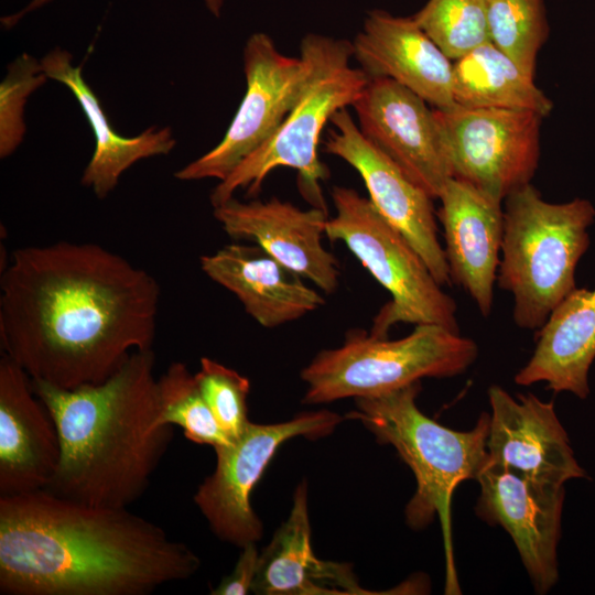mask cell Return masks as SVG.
Listing matches in <instances>:
<instances>
[{
	"instance_id": "6da1fadb",
	"label": "cell",
	"mask_w": 595,
	"mask_h": 595,
	"mask_svg": "<svg viewBox=\"0 0 595 595\" xmlns=\"http://www.w3.org/2000/svg\"><path fill=\"white\" fill-rule=\"evenodd\" d=\"M160 286L93 242L15 249L0 279V342L31 379L63 389L100 383L156 334Z\"/></svg>"
},
{
	"instance_id": "7a4b0ae2",
	"label": "cell",
	"mask_w": 595,
	"mask_h": 595,
	"mask_svg": "<svg viewBox=\"0 0 595 595\" xmlns=\"http://www.w3.org/2000/svg\"><path fill=\"white\" fill-rule=\"evenodd\" d=\"M199 566L190 547L127 507L45 489L0 496L2 595H148Z\"/></svg>"
},
{
	"instance_id": "3957f363",
	"label": "cell",
	"mask_w": 595,
	"mask_h": 595,
	"mask_svg": "<svg viewBox=\"0 0 595 595\" xmlns=\"http://www.w3.org/2000/svg\"><path fill=\"white\" fill-rule=\"evenodd\" d=\"M153 348L130 354L100 383L63 389L31 379L60 440L56 470L44 488L71 500L129 507L147 490L172 439L160 413Z\"/></svg>"
},
{
	"instance_id": "277c9868",
	"label": "cell",
	"mask_w": 595,
	"mask_h": 595,
	"mask_svg": "<svg viewBox=\"0 0 595 595\" xmlns=\"http://www.w3.org/2000/svg\"><path fill=\"white\" fill-rule=\"evenodd\" d=\"M420 381L382 394L355 399L346 418L360 421L383 444L393 446L410 467L416 489L405 506L411 529L439 517L446 558V594H459L453 561L451 502L455 488L476 479L488 459L489 414L482 413L469 431H455L426 416L416 405Z\"/></svg>"
},
{
	"instance_id": "5b68a950",
	"label": "cell",
	"mask_w": 595,
	"mask_h": 595,
	"mask_svg": "<svg viewBox=\"0 0 595 595\" xmlns=\"http://www.w3.org/2000/svg\"><path fill=\"white\" fill-rule=\"evenodd\" d=\"M594 219L589 201L549 203L531 183L504 199L497 283L513 296L517 326L540 328L576 289V264L589 246L587 228Z\"/></svg>"
},
{
	"instance_id": "8992f818",
	"label": "cell",
	"mask_w": 595,
	"mask_h": 595,
	"mask_svg": "<svg viewBox=\"0 0 595 595\" xmlns=\"http://www.w3.org/2000/svg\"><path fill=\"white\" fill-rule=\"evenodd\" d=\"M300 55L309 71L291 110L277 132L213 188V207L240 188L248 196L257 195L273 170L291 167L299 172L301 188L314 207L326 209L318 182L328 172L318 160L320 137L336 111L353 106L369 78L350 65L353 45L347 40L309 33L301 41Z\"/></svg>"
},
{
	"instance_id": "52a82bcc",
	"label": "cell",
	"mask_w": 595,
	"mask_h": 595,
	"mask_svg": "<svg viewBox=\"0 0 595 595\" xmlns=\"http://www.w3.org/2000/svg\"><path fill=\"white\" fill-rule=\"evenodd\" d=\"M477 355L472 338L434 324L415 325L399 339L350 331L339 347L321 350L303 368V402L372 397L423 378H451L465 372Z\"/></svg>"
},
{
	"instance_id": "ba28073f",
	"label": "cell",
	"mask_w": 595,
	"mask_h": 595,
	"mask_svg": "<svg viewBox=\"0 0 595 595\" xmlns=\"http://www.w3.org/2000/svg\"><path fill=\"white\" fill-rule=\"evenodd\" d=\"M331 196L336 213L327 220L326 237L342 241L391 295L375 317L370 333L387 337L399 323L434 324L459 333L456 302L370 199L354 188L337 185Z\"/></svg>"
},
{
	"instance_id": "9c48e42d",
	"label": "cell",
	"mask_w": 595,
	"mask_h": 595,
	"mask_svg": "<svg viewBox=\"0 0 595 595\" xmlns=\"http://www.w3.org/2000/svg\"><path fill=\"white\" fill-rule=\"evenodd\" d=\"M451 176L504 202L539 164L543 117L528 110L433 108Z\"/></svg>"
},
{
	"instance_id": "30bf717a",
	"label": "cell",
	"mask_w": 595,
	"mask_h": 595,
	"mask_svg": "<svg viewBox=\"0 0 595 595\" xmlns=\"http://www.w3.org/2000/svg\"><path fill=\"white\" fill-rule=\"evenodd\" d=\"M340 421L337 413L318 410L281 423L249 422L231 444L214 448L215 468L198 486L194 502L215 536L240 548L259 541L263 527L251 506V494L275 452L296 436L328 435Z\"/></svg>"
},
{
	"instance_id": "8fae6325",
	"label": "cell",
	"mask_w": 595,
	"mask_h": 595,
	"mask_svg": "<svg viewBox=\"0 0 595 595\" xmlns=\"http://www.w3.org/2000/svg\"><path fill=\"white\" fill-rule=\"evenodd\" d=\"M242 62L247 89L224 138L210 151L176 171V178L225 180L244 159L277 132L309 71L304 57L282 54L263 32L249 36Z\"/></svg>"
},
{
	"instance_id": "7c38bea8",
	"label": "cell",
	"mask_w": 595,
	"mask_h": 595,
	"mask_svg": "<svg viewBox=\"0 0 595 595\" xmlns=\"http://www.w3.org/2000/svg\"><path fill=\"white\" fill-rule=\"evenodd\" d=\"M475 480L480 487L476 515L509 533L536 593H548L559 578L564 485L537 480L488 459Z\"/></svg>"
},
{
	"instance_id": "4fadbf2b",
	"label": "cell",
	"mask_w": 595,
	"mask_h": 595,
	"mask_svg": "<svg viewBox=\"0 0 595 595\" xmlns=\"http://www.w3.org/2000/svg\"><path fill=\"white\" fill-rule=\"evenodd\" d=\"M329 121L334 129L327 132L325 152L357 171L379 214L407 238L441 285L453 284L437 238L433 198L364 137L347 108Z\"/></svg>"
},
{
	"instance_id": "5bb4252c",
	"label": "cell",
	"mask_w": 595,
	"mask_h": 595,
	"mask_svg": "<svg viewBox=\"0 0 595 595\" xmlns=\"http://www.w3.org/2000/svg\"><path fill=\"white\" fill-rule=\"evenodd\" d=\"M429 104L389 78H371L353 108L364 137L433 199L451 176L441 131Z\"/></svg>"
},
{
	"instance_id": "9a60e30c",
	"label": "cell",
	"mask_w": 595,
	"mask_h": 595,
	"mask_svg": "<svg viewBox=\"0 0 595 595\" xmlns=\"http://www.w3.org/2000/svg\"><path fill=\"white\" fill-rule=\"evenodd\" d=\"M214 217L232 239L252 241L326 294L336 291L338 261L323 245L326 209H301L277 197L250 202L232 197L214 207Z\"/></svg>"
},
{
	"instance_id": "2e32d148",
	"label": "cell",
	"mask_w": 595,
	"mask_h": 595,
	"mask_svg": "<svg viewBox=\"0 0 595 595\" xmlns=\"http://www.w3.org/2000/svg\"><path fill=\"white\" fill-rule=\"evenodd\" d=\"M488 398V462L553 484L585 477L552 401L533 393L513 398L497 385L489 387Z\"/></svg>"
},
{
	"instance_id": "e0dca14e",
	"label": "cell",
	"mask_w": 595,
	"mask_h": 595,
	"mask_svg": "<svg viewBox=\"0 0 595 595\" xmlns=\"http://www.w3.org/2000/svg\"><path fill=\"white\" fill-rule=\"evenodd\" d=\"M437 198L441 207L436 216L443 226L452 283L463 288L487 317L500 262L504 202L454 177L447 180Z\"/></svg>"
},
{
	"instance_id": "ac0fdd59",
	"label": "cell",
	"mask_w": 595,
	"mask_h": 595,
	"mask_svg": "<svg viewBox=\"0 0 595 595\" xmlns=\"http://www.w3.org/2000/svg\"><path fill=\"white\" fill-rule=\"evenodd\" d=\"M351 45L353 57L369 79H392L437 109L455 105L453 61L412 17L369 11Z\"/></svg>"
},
{
	"instance_id": "d6986e66",
	"label": "cell",
	"mask_w": 595,
	"mask_h": 595,
	"mask_svg": "<svg viewBox=\"0 0 595 595\" xmlns=\"http://www.w3.org/2000/svg\"><path fill=\"white\" fill-rule=\"evenodd\" d=\"M60 459L55 424L30 376L11 358L0 360V496L44 489Z\"/></svg>"
},
{
	"instance_id": "ffe728a7",
	"label": "cell",
	"mask_w": 595,
	"mask_h": 595,
	"mask_svg": "<svg viewBox=\"0 0 595 595\" xmlns=\"http://www.w3.org/2000/svg\"><path fill=\"white\" fill-rule=\"evenodd\" d=\"M202 271L231 292L258 324L272 328L325 304L320 292L257 245L229 244L199 258Z\"/></svg>"
},
{
	"instance_id": "44dd1931",
	"label": "cell",
	"mask_w": 595,
	"mask_h": 595,
	"mask_svg": "<svg viewBox=\"0 0 595 595\" xmlns=\"http://www.w3.org/2000/svg\"><path fill=\"white\" fill-rule=\"evenodd\" d=\"M252 592L260 595L369 594L351 566L321 560L311 543L307 485H298L288 519L260 552Z\"/></svg>"
},
{
	"instance_id": "7402d4cb",
	"label": "cell",
	"mask_w": 595,
	"mask_h": 595,
	"mask_svg": "<svg viewBox=\"0 0 595 595\" xmlns=\"http://www.w3.org/2000/svg\"><path fill=\"white\" fill-rule=\"evenodd\" d=\"M595 359V286L573 290L549 315L536 334L529 361L515 382H545L554 392L581 399L589 393L588 371Z\"/></svg>"
},
{
	"instance_id": "603a6c76",
	"label": "cell",
	"mask_w": 595,
	"mask_h": 595,
	"mask_svg": "<svg viewBox=\"0 0 595 595\" xmlns=\"http://www.w3.org/2000/svg\"><path fill=\"white\" fill-rule=\"evenodd\" d=\"M47 78L66 86L77 99L95 137L93 156L84 170L82 184L102 199L118 184L122 173L142 159L166 155L176 140L170 127H150L142 133L126 138L115 132L108 118L82 74V66L72 64L68 51L55 47L42 60Z\"/></svg>"
},
{
	"instance_id": "cb8c5ba5",
	"label": "cell",
	"mask_w": 595,
	"mask_h": 595,
	"mask_svg": "<svg viewBox=\"0 0 595 595\" xmlns=\"http://www.w3.org/2000/svg\"><path fill=\"white\" fill-rule=\"evenodd\" d=\"M453 96L463 107L528 110L543 118L553 108L534 78L490 41L453 62Z\"/></svg>"
},
{
	"instance_id": "d4e9b609",
	"label": "cell",
	"mask_w": 595,
	"mask_h": 595,
	"mask_svg": "<svg viewBox=\"0 0 595 595\" xmlns=\"http://www.w3.org/2000/svg\"><path fill=\"white\" fill-rule=\"evenodd\" d=\"M158 388L159 426L177 425L188 441L214 448L232 443L218 425L195 374L185 364L172 363L158 378Z\"/></svg>"
},
{
	"instance_id": "484cf974",
	"label": "cell",
	"mask_w": 595,
	"mask_h": 595,
	"mask_svg": "<svg viewBox=\"0 0 595 595\" xmlns=\"http://www.w3.org/2000/svg\"><path fill=\"white\" fill-rule=\"evenodd\" d=\"M490 42L534 78L538 54L549 36L543 0H487Z\"/></svg>"
},
{
	"instance_id": "4316f807",
	"label": "cell",
	"mask_w": 595,
	"mask_h": 595,
	"mask_svg": "<svg viewBox=\"0 0 595 595\" xmlns=\"http://www.w3.org/2000/svg\"><path fill=\"white\" fill-rule=\"evenodd\" d=\"M412 18L453 62L490 41L487 0H428Z\"/></svg>"
},
{
	"instance_id": "83f0119b",
	"label": "cell",
	"mask_w": 595,
	"mask_h": 595,
	"mask_svg": "<svg viewBox=\"0 0 595 595\" xmlns=\"http://www.w3.org/2000/svg\"><path fill=\"white\" fill-rule=\"evenodd\" d=\"M195 376L218 425L230 441H235L250 422L247 409L249 379L208 357L201 358Z\"/></svg>"
},
{
	"instance_id": "f1b7e54d",
	"label": "cell",
	"mask_w": 595,
	"mask_h": 595,
	"mask_svg": "<svg viewBox=\"0 0 595 595\" xmlns=\"http://www.w3.org/2000/svg\"><path fill=\"white\" fill-rule=\"evenodd\" d=\"M47 79L41 61L28 53L17 57L0 84V156L11 155L22 143L28 97Z\"/></svg>"
},
{
	"instance_id": "f546056e",
	"label": "cell",
	"mask_w": 595,
	"mask_h": 595,
	"mask_svg": "<svg viewBox=\"0 0 595 595\" xmlns=\"http://www.w3.org/2000/svg\"><path fill=\"white\" fill-rule=\"evenodd\" d=\"M241 549L232 572L221 580L212 594L245 595L252 591L260 553L256 543L246 544Z\"/></svg>"
},
{
	"instance_id": "4dcf8cb0",
	"label": "cell",
	"mask_w": 595,
	"mask_h": 595,
	"mask_svg": "<svg viewBox=\"0 0 595 595\" xmlns=\"http://www.w3.org/2000/svg\"><path fill=\"white\" fill-rule=\"evenodd\" d=\"M52 0H31L26 7H24L22 10H20L17 13L8 14L6 17L1 18V24L6 29L13 28L25 14L42 8L46 3H50Z\"/></svg>"
},
{
	"instance_id": "1f68e13d",
	"label": "cell",
	"mask_w": 595,
	"mask_h": 595,
	"mask_svg": "<svg viewBox=\"0 0 595 595\" xmlns=\"http://www.w3.org/2000/svg\"><path fill=\"white\" fill-rule=\"evenodd\" d=\"M208 11L216 18L220 17L224 0H204Z\"/></svg>"
}]
</instances>
